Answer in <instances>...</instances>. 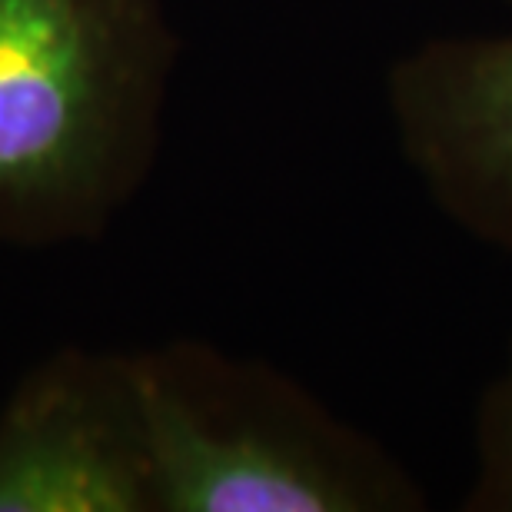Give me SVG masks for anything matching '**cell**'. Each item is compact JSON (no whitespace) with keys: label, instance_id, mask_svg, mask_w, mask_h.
I'll return each mask as SVG.
<instances>
[{"label":"cell","instance_id":"cell-5","mask_svg":"<svg viewBox=\"0 0 512 512\" xmlns=\"http://www.w3.org/2000/svg\"><path fill=\"white\" fill-rule=\"evenodd\" d=\"M463 512H512V340L473 416V476Z\"/></svg>","mask_w":512,"mask_h":512},{"label":"cell","instance_id":"cell-6","mask_svg":"<svg viewBox=\"0 0 512 512\" xmlns=\"http://www.w3.org/2000/svg\"><path fill=\"white\" fill-rule=\"evenodd\" d=\"M509 4H512V0H509Z\"/></svg>","mask_w":512,"mask_h":512},{"label":"cell","instance_id":"cell-4","mask_svg":"<svg viewBox=\"0 0 512 512\" xmlns=\"http://www.w3.org/2000/svg\"><path fill=\"white\" fill-rule=\"evenodd\" d=\"M399 157L449 223L512 250V34L429 37L386 70Z\"/></svg>","mask_w":512,"mask_h":512},{"label":"cell","instance_id":"cell-1","mask_svg":"<svg viewBox=\"0 0 512 512\" xmlns=\"http://www.w3.org/2000/svg\"><path fill=\"white\" fill-rule=\"evenodd\" d=\"M177 57L167 0H0V247L104 237L157 167Z\"/></svg>","mask_w":512,"mask_h":512},{"label":"cell","instance_id":"cell-2","mask_svg":"<svg viewBox=\"0 0 512 512\" xmlns=\"http://www.w3.org/2000/svg\"><path fill=\"white\" fill-rule=\"evenodd\" d=\"M153 512H423V483L270 363L203 340L130 350Z\"/></svg>","mask_w":512,"mask_h":512},{"label":"cell","instance_id":"cell-3","mask_svg":"<svg viewBox=\"0 0 512 512\" xmlns=\"http://www.w3.org/2000/svg\"><path fill=\"white\" fill-rule=\"evenodd\" d=\"M0 512H153L130 350L64 346L0 406Z\"/></svg>","mask_w":512,"mask_h":512}]
</instances>
